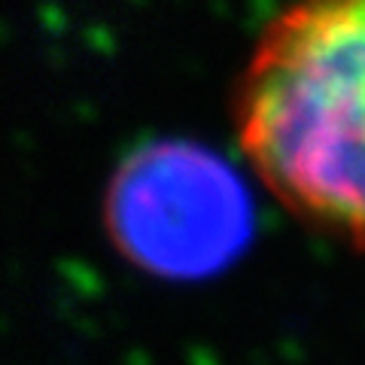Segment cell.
Returning <instances> with one entry per match:
<instances>
[{
    "label": "cell",
    "instance_id": "6da1fadb",
    "mask_svg": "<svg viewBox=\"0 0 365 365\" xmlns=\"http://www.w3.org/2000/svg\"><path fill=\"white\" fill-rule=\"evenodd\" d=\"M247 170L299 225L365 253V0H287L232 88Z\"/></svg>",
    "mask_w": 365,
    "mask_h": 365
},
{
    "label": "cell",
    "instance_id": "7a4b0ae2",
    "mask_svg": "<svg viewBox=\"0 0 365 365\" xmlns=\"http://www.w3.org/2000/svg\"><path fill=\"white\" fill-rule=\"evenodd\" d=\"M107 225L134 262L165 274H192L235 247L241 213L207 162L170 146L137 155L113 180Z\"/></svg>",
    "mask_w": 365,
    "mask_h": 365
}]
</instances>
